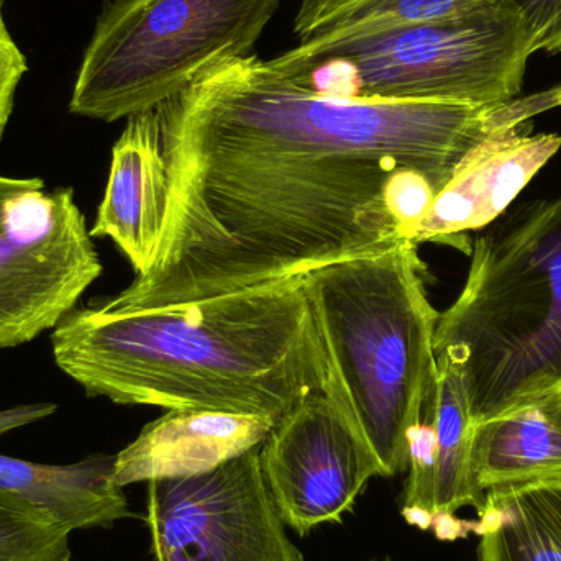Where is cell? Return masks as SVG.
<instances>
[{
  "instance_id": "12",
  "label": "cell",
  "mask_w": 561,
  "mask_h": 561,
  "mask_svg": "<svg viewBox=\"0 0 561 561\" xmlns=\"http://www.w3.org/2000/svg\"><path fill=\"white\" fill-rule=\"evenodd\" d=\"M272 419L229 412L173 409L150 422L115 455L114 483L124 488L164 478L206 473L245 451L262 447Z\"/></svg>"
},
{
  "instance_id": "2",
  "label": "cell",
  "mask_w": 561,
  "mask_h": 561,
  "mask_svg": "<svg viewBox=\"0 0 561 561\" xmlns=\"http://www.w3.org/2000/svg\"><path fill=\"white\" fill-rule=\"evenodd\" d=\"M53 358L89 398L279 422L335 388L304 278L184 306L75 309L51 333Z\"/></svg>"
},
{
  "instance_id": "23",
  "label": "cell",
  "mask_w": 561,
  "mask_h": 561,
  "mask_svg": "<svg viewBox=\"0 0 561 561\" xmlns=\"http://www.w3.org/2000/svg\"><path fill=\"white\" fill-rule=\"evenodd\" d=\"M42 186H45V183L38 178L0 176V229L5 224L16 197Z\"/></svg>"
},
{
  "instance_id": "11",
  "label": "cell",
  "mask_w": 561,
  "mask_h": 561,
  "mask_svg": "<svg viewBox=\"0 0 561 561\" xmlns=\"http://www.w3.org/2000/svg\"><path fill=\"white\" fill-rule=\"evenodd\" d=\"M168 210V174L158 107L127 118L112 148L107 186L92 239H111L137 276L153 266Z\"/></svg>"
},
{
  "instance_id": "8",
  "label": "cell",
  "mask_w": 561,
  "mask_h": 561,
  "mask_svg": "<svg viewBox=\"0 0 561 561\" xmlns=\"http://www.w3.org/2000/svg\"><path fill=\"white\" fill-rule=\"evenodd\" d=\"M102 270L71 187L16 197L0 229V350L55 330Z\"/></svg>"
},
{
  "instance_id": "9",
  "label": "cell",
  "mask_w": 561,
  "mask_h": 561,
  "mask_svg": "<svg viewBox=\"0 0 561 561\" xmlns=\"http://www.w3.org/2000/svg\"><path fill=\"white\" fill-rule=\"evenodd\" d=\"M336 392L333 388L304 399L260 447L280 519L299 536L342 523L368 481L381 477Z\"/></svg>"
},
{
  "instance_id": "19",
  "label": "cell",
  "mask_w": 561,
  "mask_h": 561,
  "mask_svg": "<svg viewBox=\"0 0 561 561\" xmlns=\"http://www.w3.org/2000/svg\"><path fill=\"white\" fill-rule=\"evenodd\" d=\"M435 467L437 437L432 422L422 415L421 424L409 435V478L402 507H419L434 517Z\"/></svg>"
},
{
  "instance_id": "22",
  "label": "cell",
  "mask_w": 561,
  "mask_h": 561,
  "mask_svg": "<svg viewBox=\"0 0 561 561\" xmlns=\"http://www.w3.org/2000/svg\"><path fill=\"white\" fill-rule=\"evenodd\" d=\"M56 409L58 408L51 402H38V404L16 405V408L0 411V437L15 428L49 417L55 414Z\"/></svg>"
},
{
  "instance_id": "20",
  "label": "cell",
  "mask_w": 561,
  "mask_h": 561,
  "mask_svg": "<svg viewBox=\"0 0 561 561\" xmlns=\"http://www.w3.org/2000/svg\"><path fill=\"white\" fill-rule=\"evenodd\" d=\"M524 26L529 49L536 53H561V0H511Z\"/></svg>"
},
{
  "instance_id": "26",
  "label": "cell",
  "mask_w": 561,
  "mask_h": 561,
  "mask_svg": "<svg viewBox=\"0 0 561 561\" xmlns=\"http://www.w3.org/2000/svg\"><path fill=\"white\" fill-rule=\"evenodd\" d=\"M375 561H391V560H389V559H386V560H375Z\"/></svg>"
},
{
  "instance_id": "13",
  "label": "cell",
  "mask_w": 561,
  "mask_h": 561,
  "mask_svg": "<svg viewBox=\"0 0 561 561\" xmlns=\"http://www.w3.org/2000/svg\"><path fill=\"white\" fill-rule=\"evenodd\" d=\"M471 481L481 497L494 488L561 478V388L473 425Z\"/></svg>"
},
{
  "instance_id": "10",
  "label": "cell",
  "mask_w": 561,
  "mask_h": 561,
  "mask_svg": "<svg viewBox=\"0 0 561 561\" xmlns=\"http://www.w3.org/2000/svg\"><path fill=\"white\" fill-rule=\"evenodd\" d=\"M527 127L496 131L465 158L417 227V245L454 242L486 229L507 213L561 147L560 135H530Z\"/></svg>"
},
{
  "instance_id": "18",
  "label": "cell",
  "mask_w": 561,
  "mask_h": 561,
  "mask_svg": "<svg viewBox=\"0 0 561 561\" xmlns=\"http://www.w3.org/2000/svg\"><path fill=\"white\" fill-rule=\"evenodd\" d=\"M61 524L0 486V561H71Z\"/></svg>"
},
{
  "instance_id": "15",
  "label": "cell",
  "mask_w": 561,
  "mask_h": 561,
  "mask_svg": "<svg viewBox=\"0 0 561 561\" xmlns=\"http://www.w3.org/2000/svg\"><path fill=\"white\" fill-rule=\"evenodd\" d=\"M477 513L478 561H561V478L494 488Z\"/></svg>"
},
{
  "instance_id": "17",
  "label": "cell",
  "mask_w": 561,
  "mask_h": 561,
  "mask_svg": "<svg viewBox=\"0 0 561 561\" xmlns=\"http://www.w3.org/2000/svg\"><path fill=\"white\" fill-rule=\"evenodd\" d=\"M511 0H359L320 26L297 48L317 49L401 26L458 19Z\"/></svg>"
},
{
  "instance_id": "16",
  "label": "cell",
  "mask_w": 561,
  "mask_h": 561,
  "mask_svg": "<svg viewBox=\"0 0 561 561\" xmlns=\"http://www.w3.org/2000/svg\"><path fill=\"white\" fill-rule=\"evenodd\" d=\"M437 359L434 382L425 399L422 415L434 425L437 437L434 517L457 514L461 507L480 511L483 497L474 490L470 471L471 421L467 392L457 366L447 358Z\"/></svg>"
},
{
  "instance_id": "6",
  "label": "cell",
  "mask_w": 561,
  "mask_h": 561,
  "mask_svg": "<svg viewBox=\"0 0 561 561\" xmlns=\"http://www.w3.org/2000/svg\"><path fill=\"white\" fill-rule=\"evenodd\" d=\"M280 0H105L69 111L115 122L150 111L226 59L252 55Z\"/></svg>"
},
{
  "instance_id": "4",
  "label": "cell",
  "mask_w": 561,
  "mask_h": 561,
  "mask_svg": "<svg viewBox=\"0 0 561 561\" xmlns=\"http://www.w3.org/2000/svg\"><path fill=\"white\" fill-rule=\"evenodd\" d=\"M434 348L460 371L473 425L561 388V197L517 207L477 237Z\"/></svg>"
},
{
  "instance_id": "1",
  "label": "cell",
  "mask_w": 561,
  "mask_h": 561,
  "mask_svg": "<svg viewBox=\"0 0 561 561\" xmlns=\"http://www.w3.org/2000/svg\"><path fill=\"white\" fill-rule=\"evenodd\" d=\"M556 107L549 89L493 105L381 101L253 55L217 62L158 105L168 210L153 266L94 306H184L414 242L478 145Z\"/></svg>"
},
{
  "instance_id": "21",
  "label": "cell",
  "mask_w": 561,
  "mask_h": 561,
  "mask_svg": "<svg viewBox=\"0 0 561 561\" xmlns=\"http://www.w3.org/2000/svg\"><path fill=\"white\" fill-rule=\"evenodd\" d=\"M26 69V58L7 30L0 0V141L12 117L15 91Z\"/></svg>"
},
{
  "instance_id": "25",
  "label": "cell",
  "mask_w": 561,
  "mask_h": 561,
  "mask_svg": "<svg viewBox=\"0 0 561 561\" xmlns=\"http://www.w3.org/2000/svg\"><path fill=\"white\" fill-rule=\"evenodd\" d=\"M556 88L559 89V91L561 92V82L560 84H557Z\"/></svg>"
},
{
  "instance_id": "7",
  "label": "cell",
  "mask_w": 561,
  "mask_h": 561,
  "mask_svg": "<svg viewBox=\"0 0 561 561\" xmlns=\"http://www.w3.org/2000/svg\"><path fill=\"white\" fill-rule=\"evenodd\" d=\"M145 520L157 561H306L287 537L260 447L206 473L150 481Z\"/></svg>"
},
{
  "instance_id": "14",
  "label": "cell",
  "mask_w": 561,
  "mask_h": 561,
  "mask_svg": "<svg viewBox=\"0 0 561 561\" xmlns=\"http://www.w3.org/2000/svg\"><path fill=\"white\" fill-rule=\"evenodd\" d=\"M115 455L72 465H42L0 455V486L72 533L112 527L130 516L124 488L114 483Z\"/></svg>"
},
{
  "instance_id": "3",
  "label": "cell",
  "mask_w": 561,
  "mask_h": 561,
  "mask_svg": "<svg viewBox=\"0 0 561 561\" xmlns=\"http://www.w3.org/2000/svg\"><path fill=\"white\" fill-rule=\"evenodd\" d=\"M424 270L417 243L408 240L304 278L336 394L386 478L408 471L409 435L437 369L440 312Z\"/></svg>"
},
{
  "instance_id": "24",
  "label": "cell",
  "mask_w": 561,
  "mask_h": 561,
  "mask_svg": "<svg viewBox=\"0 0 561 561\" xmlns=\"http://www.w3.org/2000/svg\"><path fill=\"white\" fill-rule=\"evenodd\" d=\"M432 530L440 540L461 539L470 534V520L457 519L455 514H438L434 517Z\"/></svg>"
},
{
  "instance_id": "5",
  "label": "cell",
  "mask_w": 561,
  "mask_h": 561,
  "mask_svg": "<svg viewBox=\"0 0 561 561\" xmlns=\"http://www.w3.org/2000/svg\"><path fill=\"white\" fill-rule=\"evenodd\" d=\"M530 56L523 19L506 2L323 48H294L272 61L330 94L493 105L520 94Z\"/></svg>"
}]
</instances>
